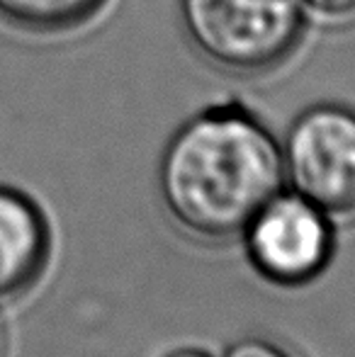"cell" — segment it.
I'll use <instances>...</instances> for the list:
<instances>
[{"label": "cell", "mask_w": 355, "mask_h": 357, "mask_svg": "<svg viewBox=\"0 0 355 357\" xmlns=\"http://www.w3.org/2000/svg\"><path fill=\"white\" fill-rule=\"evenodd\" d=\"M227 357H292V355L275 343L251 338V340H243V343L234 345V348L227 353Z\"/></svg>", "instance_id": "8"}, {"label": "cell", "mask_w": 355, "mask_h": 357, "mask_svg": "<svg viewBox=\"0 0 355 357\" xmlns=\"http://www.w3.org/2000/svg\"><path fill=\"white\" fill-rule=\"evenodd\" d=\"M304 8L331 22H346L355 17V0H304Z\"/></svg>", "instance_id": "7"}, {"label": "cell", "mask_w": 355, "mask_h": 357, "mask_svg": "<svg viewBox=\"0 0 355 357\" xmlns=\"http://www.w3.org/2000/svg\"><path fill=\"white\" fill-rule=\"evenodd\" d=\"M52 236L42 209L24 192L0 185V301L27 291L44 273Z\"/></svg>", "instance_id": "5"}, {"label": "cell", "mask_w": 355, "mask_h": 357, "mask_svg": "<svg viewBox=\"0 0 355 357\" xmlns=\"http://www.w3.org/2000/svg\"><path fill=\"white\" fill-rule=\"evenodd\" d=\"M109 0H0V22L32 34H61L95 20Z\"/></svg>", "instance_id": "6"}, {"label": "cell", "mask_w": 355, "mask_h": 357, "mask_svg": "<svg viewBox=\"0 0 355 357\" xmlns=\"http://www.w3.org/2000/svg\"><path fill=\"white\" fill-rule=\"evenodd\" d=\"M282 170L324 214L355 216V109L319 102L299 112L285 137Z\"/></svg>", "instance_id": "3"}, {"label": "cell", "mask_w": 355, "mask_h": 357, "mask_svg": "<svg viewBox=\"0 0 355 357\" xmlns=\"http://www.w3.org/2000/svg\"><path fill=\"white\" fill-rule=\"evenodd\" d=\"M282 151L253 114L212 107L173 134L158 183L168 212L199 238L241 234L282 188Z\"/></svg>", "instance_id": "1"}, {"label": "cell", "mask_w": 355, "mask_h": 357, "mask_svg": "<svg viewBox=\"0 0 355 357\" xmlns=\"http://www.w3.org/2000/svg\"><path fill=\"white\" fill-rule=\"evenodd\" d=\"M248 253L273 282L304 284L331 260L333 231L322 209L299 195H275L248 226Z\"/></svg>", "instance_id": "4"}, {"label": "cell", "mask_w": 355, "mask_h": 357, "mask_svg": "<svg viewBox=\"0 0 355 357\" xmlns=\"http://www.w3.org/2000/svg\"><path fill=\"white\" fill-rule=\"evenodd\" d=\"M163 357H212V355L204 353V350H199V348H178Z\"/></svg>", "instance_id": "9"}, {"label": "cell", "mask_w": 355, "mask_h": 357, "mask_svg": "<svg viewBox=\"0 0 355 357\" xmlns=\"http://www.w3.org/2000/svg\"><path fill=\"white\" fill-rule=\"evenodd\" d=\"M180 15L195 49L236 75L275 71L304 37V0H180Z\"/></svg>", "instance_id": "2"}]
</instances>
